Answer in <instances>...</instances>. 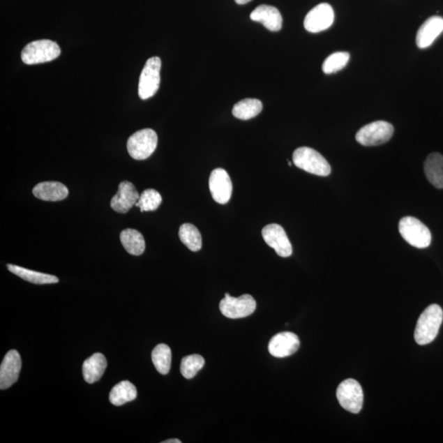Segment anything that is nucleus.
Masks as SVG:
<instances>
[{
  "mask_svg": "<svg viewBox=\"0 0 443 443\" xmlns=\"http://www.w3.org/2000/svg\"><path fill=\"white\" fill-rule=\"evenodd\" d=\"M443 320V311L442 308L436 304L426 308L419 317L416 331H414V340L419 345L430 344L435 341Z\"/></svg>",
  "mask_w": 443,
  "mask_h": 443,
  "instance_id": "f257e3e1",
  "label": "nucleus"
},
{
  "mask_svg": "<svg viewBox=\"0 0 443 443\" xmlns=\"http://www.w3.org/2000/svg\"><path fill=\"white\" fill-rule=\"evenodd\" d=\"M293 164L309 174L327 177L331 174V166L318 151L310 147H300L293 153Z\"/></svg>",
  "mask_w": 443,
  "mask_h": 443,
  "instance_id": "f03ea898",
  "label": "nucleus"
},
{
  "mask_svg": "<svg viewBox=\"0 0 443 443\" xmlns=\"http://www.w3.org/2000/svg\"><path fill=\"white\" fill-rule=\"evenodd\" d=\"M61 50L56 42L40 40L31 42L22 51V62L27 65L44 63L57 59Z\"/></svg>",
  "mask_w": 443,
  "mask_h": 443,
  "instance_id": "7ed1b4c3",
  "label": "nucleus"
},
{
  "mask_svg": "<svg viewBox=\"0 0 443 443\" xmlns=\"http://www.w3.org/2000/svg\"><path fill=\"white\" fill-rule=\"evenodd\" d=\"M399 232L405 241L416 248H427L431 244L430 230L416 218L407 216L400 219Z\"/></svg>",
  "mask_w": 443,
  "mask_h": 443,
  "instance_id": "20e7f679",
  "label": "nucleus"
},
{
  "mask_svg": "<svg viewBox=\"0 0 443 443\" xmlns=\"http://www.w3.org/2000/svg\"><path fill=\"white\" fill-rule=\"evenodd\" d=\"M158 136L155 130L146 128L138 130L128 141V151L136 160H144L156 150Z\"/></svg>",
  "mask_w": 443,
  "mask_h": 443,
  "instance_id": "39448f33",
  "label": "nucleus"
},
{
  "mask_svg": "<svg viewBox=\"0 0 443 443\" xmlns=\"http://www.w3.org/2000/svg\"><path fill=\"white\" fill-rule=\"evenodd\" d=\"M393 133V125L385 121H376L359 130L356 140L363 147H376L388 142Z\"/></svg>",
  "mask_w": 443,
  "mask_h": 443,
  "instance_id": "423d86ee",
  "label": "nucleus"
},
{
  "mask_svg": "<svg viewBox=\"0 0 443 443\" xmlns=\"http://www.w3.org/2000/svg\"><path fill=\"white\" fill-rule=\"evenodd\" d=\"M161 59H149L140 76L138 94L142 100H148L156 94L160 85Z\"/></svg>",
  "mask_w": 443,
  "mask_h": 443,
  "instance_id": "0eeeda50",
  "label": "nucleus"
},
{
  "mask_svg": "<svg viewBox=\"0 0 443 443\" xmlns=\"http://www.w3.org/2000/svg\"><path fill=\"white\" fill-rule=\"evenodd\" d=\"M221 313L228 319H241L253 315L256 309V302L249 294L239 297H232L230 293L225 294L219 304Z\"/></svg>",
  "mask_w": 443,
  "mask_h": 443,
  "instance_id": "6e6552de",
  "label": "nucleus"
},
{
  "mask_svg": "<svg viewBox=\"0 0 443 443\" xmlns=\"http://www.w3.org/2000/svg\"><path fill=\"white\" fill-rule=\"evenodd\" d=\"M337 398L339 404L347 412L358 414L363 407V393L356 380L349 379L338 386Z\"/></svg>",
  "mask_w": 443,
  "mask_h": 443,
  "instance_id": "1a4fd4ad",
  "label": "nucleus"
},
{
  "mask_svg": "<svg viewBox=\"0 0 443 443\" xmlns=\"http://www.w3.org/2000/svg\"><path fill=\"white\" fill-rule=\"evenodd\" d=\"M334 22V11L329 3L319 4L308 13L304 27L307 31L311 33H319L329 29Z\"/></svg>",
  "mask_w": 443,
  "mask_h": 443,
  "instance_id": "9d476101",
  "label": "nucleus"
},
{
  "mask_svg": "<svg viewBox=\"0 0 443 443\" xmlns=\"http://www.w3.org/2000/svg\"><path fill=\"white\" fill-rule=\"evenodd\" d=\"M262 236L266 244L272 247L279 256L287 258L292 255V246L282 226L276 223L265 226L262 230Z\"/></svg>",
  "mask_w": 443,
  "mask_h": 443,
  "instance_id": "9b49d317",
  "label": "nucleus"
},
{
  "mask_svg": "<svg viewBox=\"0 0 443 443\" xmlns=\"http://www.w3.org/2000/svg\"><path fill=\"white\" fill-rule=\"evenodd\" d=\"M209 190L212 197L218 204L230 202L232 193V183L230 175L223 169L212 171L209 181Z\"/></svg>",
  "mask_w": 443,
  "mask_h": 443,
  "instance_id": "f8f14e48",
  "label": "nucleus"
},
{
  "mask_svg": "<svg viewBox=\"0 0 443 443\" xmlns=\"http://www.w3.org/2000/svg\"><path fill=\"white\" fill-rule=\"evenodd\" d=\"M22 368V359L16 350H11L4 356L0 366V389L10 388L20 377Z\"/></svg>",
  "mask_w": 443,
  "mask_h": 443,
  "instance_id": "ddd939ff",
  "label": "nucleus"
},
{
  "mask_svg": "<svg viewBox=\"0 0 443 443\" xmlns=\"http://www.w3.org/2000/svg\"><path fill=\"white\" fill-rule=\"evenodd\" d=\"M300 339L295 333H280L273 336L270 340L269 352L274 357H287L295 354L300 348Z\"/></svg>",
  "mask_w": 443,
  "mask_h": 443,
  "instance_id": "4468645a",
  "label": "nucleus"
},
{
  "mask_svg": "<svg viewBox=\"0 0 443 443\" xmlns=\"http://www.w3.org/2000/svg\"><path fill=\"white\" fill-rule=\"evenodd\" d=\"M140 194L135 186L130 181H122L119 186V190L112 198L110 207L119 213H128L138 202Z\"/></svg>",
  "mask_w": 443,
  "mask_h": 443,
  "instance_id": "2eb2a0df",
  "label": "nucleus"
},
{
  "mask_svg": "<svg viewBox=\"0 0 443 443\" xmlns=\"http://www.w3.org/2000/svg\"><path fill=\"white\" fill-rule=\"evenodd\" d=\"M443 31V18L433 16L419 27L416 35V45L419 49H426L435 41Z\"/></svg>",
  "mask_w": 443,
  "mask_h": 443,
  "instance_id": "dca6fc26",
  "label": "nucleus"
},
{
  "mask_svg": "<svg viewBox=\"0 0 443 443\" xmlns=\"http://www.w3.org/2000/svg\"><path fill=\"white\" fill-rule=\"evenodd\" d=\"M32 193L44 202H60L68 197L69 191L66 186L59 181H43L37 184Z\"/></svg>",
  "mask_w": 443,
  "mask_h": 443,
  "instance_id": "f3484780",
  "label": "nucleus"
},
{
  "mask_svg": "<svg viewBox=\"0 0 443 443\" xmlns=\"http://www.w3.org/2000/svg\"><path fill=\"white\" fill-rule=\"evenodd\" d=\"M250 20L262 23V24L271 31H278L282 29L283 17L278 8L265 6H260L250 13Z\"/></svg>",
  "mask_w": 443,
  "mask_h": 443,
  "instance_id": "a211bd4d",
  "label": "nucleus"
},
{
  "mask_svg": "<svg viewBox=\"0 0 443 443\" xmlns=\"http://www.w3.org/2000/svg\"><path fill=\"white\" fill-rule=\"evenodd\" d=\"M107 368V360L104 354L95 353L87 360L84 361L82 366V373L84 380L88 384H94L99 381Z\"/></svg>",
  "mask_w": 443,
  "mask_h": 443,
  "instance_id": "6ab92c4d",
  "label": "nucleus"
},
{
  "mask_svg": "<svg viewBox=\"0 0 443 443\" xmlns=\"http://www.w3.org/2000/svg\"><path fill=\"white\" fill-rule=\"evenodd\" d=\"M424 172L427 179L437 189L443 188V156L440 153H433L424 163Z\"/></svg>",
  "mask_w": 443,
  "mask_h": 443,
  "instance_id": "aec40b11",
  "label": "nucleus"
},
{
  "mask_svg": "<svg viewBox=\"0 0 443 443\" xmlns=\"http://www.w3.org/2000/svg\"><path fill=\"white\" fill-rule=\"evenodd\" d=\"M120 240L127 253L132 255H141L146 249V242L141 232L127 228L121 232Z\"/></svg>",
  "mask_w": 443,
  "mask_h": 443,
  "instance_id": "412c9836",
  "label": "nucleus"
},
{
  "mask_svg": "<svg viewBox=\"0 0 443 443\" xmlns=\"http://www.w3.org/2000/svg\"><path fill=\"white\" fill-rule=\"evenodd\" d=\"M7 267L9 271L13 274H15L17 276L25 280V281L31 283L43 285V284H54L59 283V278L54 276V275L32 271V270L13 264H7Z\"/></svg>",
  "mask_w": 443,
  "mask_h": 443,
  "instance_id": "4be33fe9",
  "label": "nucleus"
},
{
  "mask_svg": "<svg viewBox=\"0 0 443 443\" xmlns=\"http://www.w3.org/2000/svg\"><path fill=\"white\" fill-rule=\"evenodd\" d=\"M137 391L132 382L122 381L115 385L110 394V403L116 407L133 402L137 398Z\"/></svg>",
  "mask_w": 443,
  "mask_h": 443,
  "instance_id": "5701e85b",
  "label": "nucleus"
},
{
  "mask_svg": "<svg viewBox=\"0 0 443 443\" xmlns=\"http://www.w3.org/2000/svg\"><path fill=\"white\" fill-rule=\"evenodd\" d=\"M263 110L262 102L256 99L241 100L233 107L232 114L241 120H249L255 118Z\"/></svg>",
  "mask_w": 443,
  "mask_h": 443,
  "instance_id": "b1692460",
  "label": "nucleus"
},
{
  "mask_svg": "<svg viewBox=\"0 0 443 443\" xmlns=\"http://www.w3.org/2000/svg\"><path fill=\"white\" fill-rule=\"evenodd\" d=\"M152 361L157 371L161 375H167L170 370L172 363L171 349L166 344H158L153 348Z\"/></svg>",
  "mask_w": 443,
  "mask_h": 443,
  "instance_id": "393cba45",
  "label": "nucleus"
},
{
  "mask_svg": "<svg viewBox=\"0 0 443 443\" xmlns=\"http://www.w3.org/2000/svg\"><path fill=\"white\" fill-rule=\"evenodd\" d=\"M179 239L191 251L197 253L202 247V236L197 227L190 223H184L180 227Z\"/></svg>",
  "mask_w": 443,
  "mask_h": 443,
  "instance_id": "a878e982",
  "label": "nucleus"
},
{
  "mask_svg": "<svg viewBox=\"0 0 443 443\" xmlns=\"http://www.w3.org/2000/svg\"><path fill=\"white\" fill-rule=\"evenodd\" d=\"M204 359L198 354L185 356L181 362V374L186 380H191L204 366Z\"/></svg>",
  "mask_w": 443,
  "mask_h": 443,
  "instance_id": "bb28decb",
  "label": "nucleus"
},
{
  "mask_svg": "<svg viewBox=\"0 0 443 443\" xmlns=\"http://www.w3.org/2000/svg\"><path fill=\"white\" fill-rule=\"evenodd\" d=\"M161 203L162 197L160 193L155 189H147L140 195L136 207H139L142 212L155 211Z\"/></svg>",
  "mask_w": 443,
  "mask_h": 443,
  "instance_id": "cd10ccee",
  "label": "nucleus"
},
{
  "mask_svg": "<svg viewBox=\"0 0 443 443\" xmlns=\"http://www.w3.org/2000/svg\"><path fill=\"white\" fill-rule=\"evenodd\" d=\"M350 54L347 52H336L329 56L322 66L325 74H332L340 71L349 62Z\"/></svg>",
  "mask_w": 443,
  "mask_h": 443,
  "instance_id": "c85d7f7f",
  "label": "nucleus"
},
{
  "mask_svg": "<svg viewBox=\"0 0 443 443\" xmlns=\"http://www.w3.org/2000/svg\"><path fill=\"white\" fill-rule=\"evenodd\" d=\"M163 443H181V441L177 440V438H172V440L164 441Z\"/></svg>",
  "mask_w": 443,
  "mask_h": 443,
  "instance_id": "c756f323",
  "label": "nucleus"
},
{
  "mask_svg": "<svg viewBox=\"0 0 443 443\" xmlns=\"http://www.w3.org/2000/svg\"><path fill=\"white\" fill-rule=\"evenodd\" d=\"M237 4H246L251 1V0H235Z\"/></svg>",
  "mask_w": 443,
  "mask_h": 443,
  "instance_id": "7c9ffc66",
  "label": "nucleus"
},
{
  "mask_svg": "<svg viewBox=\"0 0 443 443\" xmlns=\"http://www.w3.org/2000/svg\"><path fill=\"white\" fill-rule=\"evenodd\" d=\"M288 165H289V166H292V163L291 162H288Z\"/></svg>",
  "mask_w": 443,
  "mask_h": 443,
  "instance_id": "2f4dec72",
  "label": "nucleus"
}]
</instances>
